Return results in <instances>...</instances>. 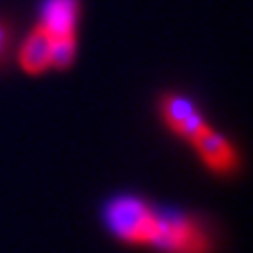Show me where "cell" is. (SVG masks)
<instances>
[{"instance_id": "obj_2", "label": "cell", "mask_w": 253, "mask_h": 253, "mask_svg": "<svg viewBox=\"0 0 253 253\" xmlns=\"http://www.w3.org/2000/svg\"><path fill=\"white\" fill-rule=\"evenodd\" d=\"M78 0H44L38 24L54 38V64L52 70H66L74 64L78 50Z\"/></svg>"}, {"instance_id": "obj_5", "label": "cell", "mask_w": 253, "mask_h": 253, "mask_svg": "<svg viewBox=\"0 0 253 253\" xmlns=\"http://www.w3.org/2000/svg\"><path fill=\"white\" fill-rule=\"evenodd\" d=\"M18 64L30 76H38L44 74L46 70H52L54 38L44 26L36 24L32 32L24 38V42L18 48Z\"/></svg>"}, {"instance_id": "obj_6", "label": "cell", "mask_w": 253, "mask_h": 253, "mask_svg": "<svg viewBox=\"0 0 253 253\" xmlns=\"http://www.w3.org/2000/svg\"><path fill=\"white\" fill-rule=\"evenodd\" d=\"M8 46H10V30L6 22L0 20V60L8 54Z\"/></svg>"}, {"instance_id": "obj_1", "label": "cell", "mask_w": 253, "mask_h": 253, "mask_svg": "<svg viewBox=\"0 0 253 253\" xmlns=\"http://www.w3.org/2000/svg\"><path fill=\"white\" fill-rule=\"evenodd\" d=\"M140 247L158 253H211V237L202 217L154 204Z\"/></svg>"}, {"instance_id": "obj_3", "label": "cell", "mask_w": 253, "mask_h": 253, "mask_svg": "<svg viewBox=\"0 0 253 253\" xmlns=\"http://www.w3.org/2000/svg\"><path fill=\"white\" fill-rule=\"evenodd\" d=\"M187 144L194 146L202 164L217 175H229L239 168V156H237L235 146L231 144L229 138L217 132L211 124H208Z\"/></svg>"}, {"instance_id": "obj_4", "label": "cell", "mask_w": 253, "mask_h": 253, "mask_svg": "<svg viewBox=\"0 0 253 253\" xmlns=\"http://www.w3.org/2000/svg\"><path fill=\"white\" fill-rule=\"evenodd\" d=\"M160 116L168 128L185 142H189L210 124L192 100L179 94H166L160 100Z\"/></svg>"}]
</instances>
